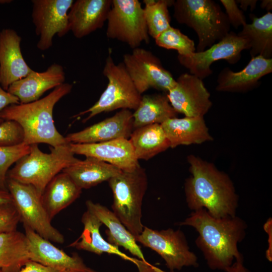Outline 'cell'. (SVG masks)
Instances as JSON below:
<instances>
[{"mask_svg":"<svg viewBox=\"0 0 272 272\" xmlns=\"http://www.w3.org/2000/svg\"><path fill=\"white\" fill-rule=\"evenodd\" d=\"M179 225L191 226L198 232L195 243L212 269L226 271L234 259L243 257L238 244L244 238L247 226L241 218H217L201 209L193 211Z\"/></svg>","mask_w":272,"mask_h":272,"instance_id":"obj_1","label":"cell"},{"mask_svg":"<svg viewBox=\"0 0 272 272\" xmlns=\"http://www.w3.org/2000/svg\"><path fill=\"white\" fill-rule=\"evenodd\" d=\"M191 176L184 184L186 200L193 211L205 209L217 218L236 216L238 197L229 176L212 163L187 156Z\"/></svg>","mask_w":272,"mask_h":272,"instance_id":"obj_2","label":"cell"},{"mask_svg":"<svg viewBox=\"0 0 272 272\" xmlns=\"http://www.w3.org/2000/svg\"><path fill=\"white\" fill-rule=\"evenodd\" d=\"M73 85L65 83L54 88L49 94L36 101L8 106L0 113L4 120L19 123L24 131L23 143L31 145L41 143L56 147L69 143L56 129L53 119L55 105L69 94Z\"/></svg>","mask_w":272,"mask_h":272,"instance_id":"obj_3","label":"cell"},{"mask_svg":"<svg viewBox=\"0 0 272 272\" xmlns=\"http://www.w3.org/2000/svg\"><path fill=\"white\" fill-rule=\"evenodd\" d=\"M50 153L41 151L38 144L30 145L29 153L10 169L8 178L31 185L41 197L49 182L64 168L80 160L75 157L70 143L50 148Z\"/></svg>","mask_w":272,"mask_h":272,"instance_id":"obj_4","label":"cell"},{"mask_svg":"<svg viewBox=\"0 0 272 272\" xmlns=\"http://www.w3.org/2000/svg\"><path fill=\"white\" fill-rule=\"evenodd\" d=\"M172 6L176 21L195 32L198 39L196 52L211 47L230 32L226 13L214 1L176 0Z\"/></svg>","mask_w":272,"mask_h":272,"instance_id":"obj_5","label":"cell"},{"mask_svg":"<svg viewBox=\"0 0 272 272\" xmlns=\"http://www.w3.org/2000/svg\"><path fill=\"white\" fill-rule=\"evenodd\" d=\"M108 182L113 194V213L137 237L144 227L142 223V207L148 184L145 169L140 165L132 171H121Z\"/></svg>","mask_w":272,"mask_h":272,"instance_id":"obj_6","label":"cell"},{"mask_svg":"<svg viewBox=\"0 0 272 272\" xmlns=\"http://www.w3.org/2000/svg\"><path fill=\"white\" fill-rule=\"evenodd\" d=\"M109 49L103 70L108 80L107 86L99 100L91 107L74 115L77 117L89 113L83 122L102 112L121 109H133L138 107L142 95L138 91L122 62L115 64Z\"/></svg>","mask_w":272,"mask_h":272,"instance_id":"obj_7","label":"cell"},{"mask_svg":"<svg viewBox=\"0 0 272 272\" xmlns=\"http://www.w3.org/2000/svg\"><path fill=\"white\" fill-rule=\"evenodd\" d=\"M7 187L24 226L49 241L64 242L63 236L51 224L41 196L33 186L8 178Z\"/></svg>","mask_w":272,"mask_h":272,"instance_id":"obj_8","label":"cell"},{"mask_svg":"<svg viewBox=\"0 0 272 272\" xmlns=\"http://www.w3.org/2000/svg\"><path fill=\"white\" fill-rule=\"evenodd\" d=\"M107 22L106 34L109 39L132 49L150 42L144 8L138 0H112Z\"/></svg>","mask_w":272,"mask_h":272,"instance_id":"obj_9","label":"cell"},{"mask_svg":"<svg viewBox=\"0 0 272 272\" xmlns=\"http://www.w3.org/2000/svg\"><path fill=\"white\" fill-rule=\"evenodd\" d=\"M122 63L138 91L142 95L150 88L167 93L176 80L160 59L151 51L138 47L123 56Z\"/></svg>","mask_w":272,"mask_h":272,"instance_id":"obj_10","label":"cell"},{"mask_svg":"<svg viewBox=\"0 0 272 272\" xmlns=\"http://www.w3.org/2000/svg\"><path fill=\"white\" fill-rule=\"evenodd\" d=\"M135 238L137 242L160 255L171 271L198 266L197 256L190 250L185 236L180 230L158 231L144 226L142 233Z\"/></svg>","mask_w":272,"mask_h":272,"instance_id":"obj_11","label":"cell"},{"mask_svg":"<svg viewBox=\"0 0 272 272\" xmlns=\"http://www.w3.org/2000/svg\"><path fill=\"white\" fill-rule=\"evenodd\" d=\"M248 42L237 33L230 31L221 40L201 52H194L188 56L178 55L179 63L188 69L189 74L201 80L210 76L211 66L219 60H225L234 64L240 60L241 52L249 49Z\"/></svg>","mask_w":272,"mask_h":272,"instance_id":"obj_12","label":"cell"},{"mask_svg":"<svg viewBox=\"0 0 272 272\" xmlns=\"http://www.w3.org/2000/svg\"><path fill=\"white\" fill-rule=\"evenodd\" d=\"M73 0H33L32 18L35 32L39 36L37 44L40 50L48 49L57 34L61 37L70 31L68 13Z\"/></svg>","mask_w":272,"mask_h":272,"instance_id":"obj_13","label":"cell"},{"mask_svg":"<svg viewBox=\"0 0 272 272\" xmlns=\"http://www.w3.org/2000/svg\"><path fill=\"white\" fill-rule=\"evenodd\" d=\"M166 94L174 110L185 116L203 117L212 106L202 80L190 74H181Z\"/></svg>","mask_w":272,"mask_h":272,"instance_id":"obj_14","label":"cell"},{"mask_svg":"<svg viewBox=\"0 0 272 272\" xmlns=\"http://www.w3.org/2000/svg\"><path fill=\"white\" fill-rule=\"evenodd\" d=\"M81 221L84 228L80 236L69 245L78 250H83L101 255L104 253L114 254L124 260H129L138 267L139 272H160V268L148 262H146L137 258L127 255L115 246L104 239L100 228L103 225L94 214L87 210L82 215Z\"/></svg>","mask_w":272,"mask_h":272,"instance_id":"obj_15","label":"cell"},{"mask_svg":"<svg viewBox=\"0 0 272 272\" xmlns=\"http://www.w3.org/2000/svg\"><path fill=\"white\" fill-rule=\"evenodd\" d=\"M24 227L31 260L67 272H98L88 267L78 254L68 255L29 227Z\"/></svg>","mask_w":272,"mask_h":272,"instance_id":"obj_16","label":"cell"},{"mask_svg":"<svg viewBox=\"0 0 272 272\" xmlns=\"http://www.w3.org/2000/svg\"><path fill=\"white\" fill-rule=\"evenodd\" d=\"M74 154L92 157L110 164L122 171H130L140 165L128 139L90 143H70Z\"/></svg>","mask_w":272,"mask_h":272,"instance_id":"obj_17","label":"cell"},{"mask_svg":"<svg viewBox=\"0 0 272 272\" xmlns=\"http://www.w3.org/2000/svg\"><path fill=\"white\" fill-rule=\"evenodd\" d=\"M132 112L121 109L113 116L86 127L82 130L68 134L67 143L90 144L128 139L133 131Z\"/></svg>","mask_w":272,"mask_h":272,"instance_id":"obj_18","label":"cell"},{"mask_svg":"<svg viewBox=\"0 0 272 272\" xmlns=\"http://www.w3.org/2000/svg\"><path fill=\"white\" fill-rule=\"evenodd\" d=\"M21 42V37L14 30L0 31V84L6 91L33 71L24 59Z\"/></svg>","mask_w":272,"mask_h":272,"instance_id":"obj_19","label":"cell"},{"mask_svg":"<svg viewBox=\"0 0 272 272\" xmlns=\"http://www.w3.org/2000/svg\"><path fill=\"white\" fill-rule=\"evenodd\" d=\"M112 0H77L68 13L70 31L82 38L101 28L111 9Z\"/></svg>","mask_w":272,"mask_h":272,"instance_id":"obj_20","label":"cell"},{"mask_svg":"<svg viewBox=\"0 0 272 272\" xmlns=\"http://www.w3.org/2000/svg\"><path fill=\"white\" fill-rule=\"evenodd\" d=\"M65 73L62 65L53 63L43 72L33 70L25 77L12 83L7 91L16 96L21 104L32 102L47 91L63 84Z\"/></svg>","mask_w":272,"mask_h":272,"instance_id":"obj_21","label":"cell"},{"mask_svg":"<svg viewBox=\"0 0 272 272\" xmlns=\"http://www.w3.org/2000/svg\"><path fill=\"white\" fill-rule=\"evenodd\" d=\"M271 72L272 58L256 56L239 72H233L227 67L222 70L217 77L216 89L220 92H246L258 86L259 80Z\"/></svg>","mask_w":272,"mask_h":272,"instance_id":"obj_22","label":"cell"},{"mask_svg":"<svg viewBox=\"0 0 272 272\" xmlns=\"http://www.w3.org/2000/svg\"><path fill=\"white\" fill-rule=\"evenodd\" d=\"M161 125L171 148L213 140L202 116L171 118Z\"/></svg>","mask_w":272,"mask_h":272,"instance_id":"obj_23","label":"cell"},{"mask_svg":"<svg viewBox=\"0 0 272 272\" xmlns=\"http://www.w3.org/2000/svg\"><path fill=\"white\" fill-rule=\"evenodd\" d=\"M88 211L96 216L105 225L107 241L110 244L121 246L128 250L138 259L147 262L141 248L137 243L135 237L123 226L112 211L106 207L94 203L90 200L86 202Z\"/></svg>","mask_w":272,"mask_h":272,"instance_id":"obj_24","label":"cell"},{"mask_svg":"<svg viewBox=\"0 0 272 272\" xmlns=\"http://www.w3.org/2000/svg\"><path fill=\"white\" fill-rule=\"evenodd\" d=\"M82 190L66 173L61 171L55 176L41 197L50 219L79 198Z\"/></svg>","mask_w":272,"mask_h":272,"instance_id":"obj_25","label":"cell"},{"mask_svg":"<svg viewBox=\"0 0 272 272\" xmlns=\"http://www.w3.org/2000/svg\"><path fill=\"white\" fill-rule=\"evenodd\" d=\"M121 171L110 164L92 157H86L85 160H80L62 171L82 189L108 181Z\"/></svg>","mask_w":272,"mask_h":272,"instance_id":"obj_26","label":"cell"},{"mask_svg":"<svg viewBox=\"0 0 272 272\" xmlns=\"http://www.w3.org/2000/svg\"><path fill=\"white\" fill-rule=\"evenodd\" d=\"M252 20L246 23L237 35L246 40L249 45L251 58L261 56L266 59L272 57V13L267 12L260 17L249 15Z\"/></svg>","mask_w":272,"mask_h":272,"instance_id":"obj_27","label":"cell"},{"mask_svg":"<svg viewBox=\"0 0 272 272\" xmlns=\"http://www.w3.org/2000/svg\"><path fill=\"white\" fill-rule=\"evenodd\" d=\"M177 115L166 93L145 95L132 113L133 128L155 123L161 124Z\"/></svg>","mask_w":272,"mask_h":272,"instance_id":"obj_28","label":"cell"},{"mask_svg":"<svg viewBox=\"0 0 272 272\" xmlns=\"http://www.w3.org/2000/svg\"><path fill=\"white\" fill-rule=\"evenodd\" d=\"M30 260L25 234L17 230L0 234V269L4 272H19Z\"/></svg>","mask_w":272,"mask_h":272,"instance_id":"obj_29","label":"cell"},{"mask_svg":"<svg viewBox=\"0 0 272 272\" xmlns=\"http://www.w3.org/2000/svg\"><path fill=\"white\" fill-rule=\"evenodd\" d=\"M129 140L138 160H148L170 148L161 125L158 123L135 128Z\"/></svg>","mask_w":272,"mask_h":272,"instance_id":"obj_30","label":"cell"},{"mask_svg":"<svg viewBox=\"0 0 272 272\" xmlns=\"http://www.w3.org/2000/svg\"><path fill=\"white\" fill-rule=\"evenodd\" d=\"M173 2L170 0L143 1L148 33L154 39L171 26L168 7L172 6Z\"/></svg>","mask_w":272,"mask_h":272,"instance_id":"obj_31","label":"cell"},{"mask_svg":"<svg viewBox=\"0 0 272 272\" xmlns=\"http://www.w3.org/2000/svg\"><path fill=\"white\" fill-rule=\"evenodd\" d=\"M155 40L159 47L175 50L180 55L188 56L195 52L194 41L180 30L172 26L161 33Z\"/></svg>","mask_w":272,"mask_h":272,"instance_id":"obj_32","label":"cell"},{"mask_svg":"<svg viewBox=\"0 0 272 272\" xmlns=\"http://www.w3.org/2000/svg\"><path fill=\"white\" fill-rule=\"evenodd\" d=\"M29 151L30 145L24 143L11 147H0V189L8 190L7 174L10 168Z\"/></svg>","mask_w":272,"mask_h":272,"instance_id":"obj_33","label":"cell"},{"mask_svg":"<svg viewBox=\"0 0 272 272\" xmlns=\"http://www.w3.org/2000/svg\"><path fill=\"white\" fill-rule=\"evenodd\" d=\"M24 131L15 121L4 120L0 124V147H11L23 143Z\"/></svg>","mask_w":272,"mask_h":272,"instance_id":"obj_34","label":"cell"},{"mask_svg":"<svg viewBox=\"0 0 272 272\" xmlns=\"http://www.w3.org/2000/svg\"><path fill=\"white\" fill-rule=\"evenodd\" d=\"M20 221L13 202L0 205V234L16 230Z\"/></svg>","mask_w":272,"mask_h":272,"instance_id":"obj_35","label":"cell"},{"mask_svg":"<svg viewBox=\"0 0 272 272\" xmlns=\"http://www.w3.org/2000/svg\"><path fill=\"white\" fill-rule=\"evenodd\" d=\"M226 10V14L231 25L235 28L245 25L246 20L243 12L238 8L235 0H221Z\"/></svg>","mask_w":272,"mask_h":272,"instance_id":"obj_36","label":"cell"},{"mask_svg":"<svg viewBox=\"0 0 272 272\" xmlns=\"http://www.w3.org/2000/svg\"><path fill=\"white\" fill-rule=\"evenodd\" d=\"M19 272H67L32 260L28 261Z\"/></svg>","mask_w":272,"mask_h":272,"instance_id":"obj_37","label":"cell"},{"mask_svg":"<svg viewBox=\"0 0 272 272\" xmlns=\"http://www.w3.org/2000/svg\"><path fill=\"white\" fill-rule=\"evenodd\" d=\"M19 103H20L19 99L3 89L0 84V113L8 106ZM4 121L0 117V124Z\"/></svg>","mask_w":272,"mask_h":272,"instance_id":"obj_38","label":"cell"},{"mask_svg":"<svg viewBox=\"0 0 272 272\" xmlns=\"http://www.w3.org/2000/svg\"><path fill=\"white\" fill-rule=\"evenodd\" d=\"M271 225H272L271 218H269L264 225V230L266 231V233H267L268 235V247L267 250L266 251V258L269 261H271L272 260Z\"/></svg>","mask_w":272,"mask_h":272,"instance_id":"obj_39","label":"cell"},{"mask_svg":"<svg viewBox=\"0 0 272 272\" xmlns=\"http://www.w3.org/2000/svg\"><path fill=\"white\" fill-rule=\"evenodd\" d=\"M226 272H249L243 265V258L235 260L233 264L226 270Z\"/></svg>","mask_w":272,"mask_h":272,"instance_id":"obj_40","label":"cell"},{"mask_svg":"<svg viewBox=\"0 0 272 272\" xmlns=\"http://www.w3.org/2000/svg\"><path fill=\"white\" fill-rule=\"evenodd\" d=\"M236 3L240 4V8L243 11H247L248 8L250 7V10L253 11L255 9L257 0H238L236 1Z\"/></svg>","mask_w":272,"mask_h":272,"instance_id":"obj_41","label":"cell"},{"mask_svg":"<svg viewBox=\"0 0 272 272\" xmlns=\"http://www.w3.org/2000/svg\"><path fill=\"white\" fill-rule=\"evenodd\" d=\"M12 201V197L8 190L0 189V205Z\"/></svg>","mask_w":272,"mask_h":272,"instance_id":"obj_42","label":"cell"},{"mask_svg":"<svg viewBox=\"0 0 272 272\" xmlns=\"http://www.w3.org/2000/svg\"><path fill=\"white\" fill-rule=\"evenodd\" d=\"M261 8L266 9L267 12L272 10V1L271 0H262L260 4Z\"/></svg>","mask_w":272,"mask_h":272,"instance_id":"obj_43","label":"cell"},{"mask_svg":"<svg viewBox=\"0 0 272 272\" xmlns=\"http://www.w3.org/2000/svg\"><path fill=\"white\" fill-rule=\"evenodd\" d=\"M12 1L9 0H0V4H6L11 3Z\"/></svg>","mask_w":272,"mask_h":272,"instance_id":"obj_44","label":"cell"},{"mask_svg":"<svg viewBox=\"0 0 272 272\" xmlns=\"http://www.w3.org/2000/svg\"><path fill=\"white\" fill-rule=\"evenodd\" d=\"M0 272H4V271H3L2 270L0 269Z\"/></svg>","mask_w":272,"mask_h":272,"instance_id":"obj_45","label":"cell"}]
</instances>
